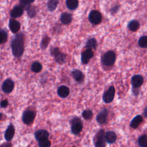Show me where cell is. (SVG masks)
<instances>
[{
    "instance_id": "10",
    "label": "cell",
    "mask_w": 147,
    "mask_h": 147,
    "mask_svg": "<svg viewBox=\"0 0 147 147\" xmlns=\"http://www.w3.org/2000/svg\"><path fill=\"white\" fill-rule=\"evenodd\" d=\"M144 82V78L140 75H135L131 79V83L133 88L136 89L141 86Z\"/></svg>"
},
{
    "instance_id": "28",
    "label": "cell",
    "mask_w": 147,
    "mask_h": 147,
    "mask_svg": "<svg viewBox=\"0 0 147 147\" xmlns=\"http://www.w3.org/2000/svg\"><path fill=\"white\" fill-rule=\"evenodd\" d=\"M138 145L142 147H147V135L141 136L138 141Z\"/></svg>"
},
{
    "instance_id": "4",
    "label": "cell",
    "mask_w": 147,
    "mask_h": 147,
    "mask_svg": "<svg viewBox=\"0 0 147 147\" xmlns=\"http://www.w3.org/2000/svg\"><path fill=\"white\" fill-rule=\"evenodd\" d=\"M71 131L74 134H78L83 129V124L80 119L75 117L70 121Z\"/></svg>"
},
{
    "instance_id": "7",
    "label": "cell",
    "mask_w": 147,
    "mask_h": 147,
    "mask_svg": "<svg viewBox=\"0 0 147 147\" xmlns=\"http://www.w3.org/2000/svg\"><path fill=\"white\" fill-rule=\"evenodd\" d=\"M36 117L35 113L31 110H26L22 114V121L25 124L30 125L32 123Z\"/></svg>"
},
{
    "instance_id": "3",
    "label": "cell",
    "mask_w": 147,
    "mask_h": 147,
    "mask_svg": "<svg viewBox=\"0 0 147 147\" xmlns=\"http://www.w3.org/2000/svg\"><path fill=\"white\" fill-rule=\"evenodd\" d=\"M116 60L115 53L113 51L106 52L102 58V62L106 66H112L114 65Z\"/></svg>"
},
{
    "instance_id": "19",
    "label": "cell",
    "mask_w": 147,
    "mask_h": 147,
    "mask_svg": "<svg viewBox=\"0 0 147 147\" xmlns=\"http://www.w3.org/2000/svg\"><path fill=\"white\" fill-rule=\"evenodd\" d=\"M73 78L78 82H82L84 79V75L83 72L79 69H75L72 71Z\"/></svg>"
},
{
    "instance_id": "31",
    "label": "cell",
    "mask_w": 147,
    "mask_h": 147,
    "mask_svg": "<svg viewBox=\"0 0 147 147\" xmlns=\"http://www.w3.org/2000/svg\"><path fill=\"white\" fill-rule=\"evenodd\" d=\"M38 142V146L40 147H49L51 145V142L48 138L41 140Z\"/></svg>"
},
{
    "instance_id": "30",
    "label": "cell",
    "mask_w": 147,
    "mask_h": 147,
    "mask_svg": "<svg viewBox=\"0 0 147 147\" xmlns=\"http://www.w3.org/2000/svg\"><path fill=\"white\" fill-rule=\"evenodd\" d=\"M50 40L51 39L48 36L44 37L41 41V44H40L41 48L42 49H45L48 47V45L49 43Z\"/></svg>"
},
{
    "instance_id": "25",
    "label": "cell",
    "mask_w": 147,
    "mask_h": 147,
    "mask_svg": "<svg viewBox=\"0 0 147 147\" xmlns=\"http://www.w3.org/2000/svg\"><path fill=\"white\" fill-rule=\"evenodd\" d=\"M59 0H48L47 4L48 10L51 11H54L56 9L59 4Z\"/></svg>"
},
{
    "instance_id": "9",
    "label": "cell",
    "mask_w": 147,
    "mask_h": 147,
    "mask_svg": "<svg viewBox=\"0 0 147 147\" xmlns=\"http://www.w3.org/2000/svg\"><path fill=\"white\" fill-rule=\"evenodd\" d=\"M14 83L10 79H6L2 86V90L5 93H10L14 89Z\"/></svg>"
},
{
    "instance_id": "17",
    "label": "cell",
    "mask_w": 147,
    "mask_h": 147,
    "mask_svg": "<svg viewBox=\"0 0 147 147\" xmlns=\"http://www.w3.org/2000/svg\"><path fill=\"white\" fill-rule=\"evenodd\" d=\"M72 15L68 13H63L60 16V21L64 25H68L72 22Z\"/></svg>"
},
{
    "instance_id": "29",
    "label": "cell",
    "mask_w": 147,
    "mask_h": 147,
    "mask_svg": "<svg viewBox=\"0 0 147 147\" xmlns=\"http://www.w3.org/2000/svg\"><path fill=\"white\" fill-rule=\"evenodd\" d=\"M93 116L92 112L91 110L90 109H86L84 110L83 113H82V117H83L84 119L86 120L91 119Z\"/></svg>"
},
{
    "instance_id": "23",
    "label": "cell",
    "mask_w": 147,
    "mask_h": 147,
    "mask_svg": "<svg viewBox=\"0 0 147 147\" xmlns=\"http://www.w3.org/2000/svg\"><path fill=\"white\" fill-rule=\"evenodd\" d=\"M127 26L130 30H131L132 32H136L139 29L140 25L138 21L133 20L130 21L129 22Z\"/></svg>"
},
{
    "instance_id": "38",
    "label": "cell",
    "mask_w": 147,
    "mask_h": 147,
    "mask_svg": "<svg viewBox=\"0 0 147 147\" xmlns=\"http://www.w3.org/2000/svg\"><path fill=\"white\" fill-rule=\"evenodd\" d=\"M2 113H0V120H1V118H2Z\"/></svg>"
},
{
    "instance_id": "16",
    "label": "cell",
    "mask_w": 147,
    "mask_h": 147,
    "mask_svg": "<svg viewBox=\"0 0 147 147\" xmlns=\"http://www.w3.org/2000/svg\"><path fill=\"white\" fill-rule=\"evenodd\" d=\"M57 94L58 95L63 98H66L67 96H68V95L69 94V89L68 87L65 86H60L58 89H57Z\"/></svg>"
},
{
    "instance_id": "20",
    "label": "cell",
    "mask_w": 147,
    "mask_h": 147,
    "mask_svg": "<svg viewBox=\"0 0 147 147\" xmlns=\"http://www.w3.org/2000/svg\"><path fill=\"white\" fill-rule=\"evenodd\" d=\"M142 121V117L140 115H137L135 117H134L133 119L131 120L130 123V126L133 129H136L140 125Z\"/></svg>"
},
{
    "instance_id": "11",
    "label": "cell",
    "mask_w": 147,
    "mask_h": 147,
    "mask_svg": "<svg viewBox=\"0 0 147 147\" xmlns=\"http://www.w3.org/2000/svg\"><path fill=\"white\" fill-rule=\"evenodd\" d=\"M94 52L91 49H87L82 53L81 55V61L84 64H87L90 60L93 57Z\"/></svg>"
},
{
    "instance_id": "26",
    "label": "cell",
    "mask_w": 147,
    "mask_h": 147,
    "mask_svg": "<svg viewBox=\"0 0 147 147\" xmlns=\"http://www.w3.org/2000/svg\"><path fill=\"white\" fill-rule=\"evenodd\" d=\"M42 68V64L38 61H34L31 65V69L35 73H38L41 71Z\"/></svg>"
},
{
    "instance_id": "35",
    "label": "cell",
    "mask_w": 147,
    "mask_h": 147,
    "mask_svg": "<svg viewBox=\"0 0 147 147\" xmlns=\"http://www.w3.org/2000/svg\"><path fill=\"white\" fill-rule=\"evenodd\" d=\"M8 104H9V103H8L7 100L5 99V100H2V101L1 102V103H0V106H1V107L5 108V107H6L7 106Z\"/></svg>"
},
{
    "instance_id": "34",
    "label": "cell",
    "mask_w": 147,
    "mask_h": 147,
    "mask_svg": "<svg viewBox=\"0 0 147 147\" xmlns=\"http://www.w3.org/2000/svg\"><path fill=\"white\" fill-rule=\"evenodd\" d=\"M34 0H21L20 3L22 5V6H29V4L33 2Z\"/></svg>"
},
{
    "instance_id": "27",
    "label": "cell",
    "mask_w": 147,
    "mask_h": 147,
    "mask_svg": "<svg viewBox=\"0 0 147 147\" xmlns=\"http://www.w3.org/2000/svg\"><path fill=\"white\" fill-rule=\"evenodd\" d=\"M138 45L142 48H147V36H141L138 41Z\"/></svg>"
},
{
    "instance_id": "1",
    "label": "cell",
    "mask_w": 147,
    "mask_h": 147,
    "mask_svg": "<svg viewBox=\"0 0 147 147\" xmlns=\"http://www.w3.org/2000/svg\"><path fill=\"white\" fill-rule=\"evenodd\" d=\"M11 47L13 55L15 57H19L21 56L24 51V37L22 33H18L15 36L11 41Z\"/></svg>"
},
{
    "instance_id": "36",
    "label": "cell",
    "mask_w": 147,
    "mask_h": 147,
    "mask_svg": "<svg viewBox=\"0 0 147 147\" xmlns=\"http://www.w3.org/2000/svg\"><path fill=\"white\" fill-rule=\"evenodd\" d=\"M119 7L118 6H115L114 7H113L112 8V9L111 10V11L113 13H116L117 11H118V9Z\"/></svg>"
},
{
    "instance_id": "22",
    "label": "cell",
    "mask_w": 147,
    "mask_h": 147,
    "mask_svg": "<svg viewBox=\"0 0 147 147\" xmlns=\"http://www.w3.org/2000/svg\"><path fill=\"white\" fill-rule=\"evenodd\" d=\"M65 4L68 9L70 10H74L78 8L79 1L78 0H66Z\"/></svg>"
},
{
    "instance_id": "33",
    "label": "cell",
    "mask_w": 147,
    "mask_h": 147,
    "mask_svg": "<svg viewBox=\"0 0 147 147\" xmlns=\"http://www.w3.org/2000/svg\"><path fill=\"white\" fill-rule=\"evenodd\" d=\"M27 10V12H28V15L29 16V17H30V18H32L33 17H34L36 14V10L35 9L34 7L29 6L26 9Z\"/></svg>"
},
{
    "instance_id": "2",
    "label": "cell",
    "mask_w": 147,
    "mask_h": 147,
    "mask_svg": "<svg viewBox=\"0 0 147 147\" xmlns=\"http://www.w3.org/2000/svg\"><path fill=\"white\" fill-rule=\"evenodd\" d=\"M51 54L55 58L56 61L60 64H63L66 61L67 55L61 52L57 47L53 48L51 50Z\"/></svg>"
},
{
    "instance_id": "5",
    "label": "cell",
    "mask_w": 147,
    "mask_h": 147,
    "mask_svg": "<svg viewBox=\"0 0 147 147\" xmlns=\"http://www.w3.org/2000/svg\"><path fill=\"white\" fill-rule=\"evenodd\" d=\"M105 132L103 130H99L94 137V145L96 147H103L106 145Z\"/></svg>"
},
{
    "instance_id": "24",
    "label": "cell",
    "mask_w": 147,
    "mask_h": 147,
    "mask_svg": "<svg viewBox=\"0 0 147 147\" xmlns=\"http://www.w3.org/2000/svg\"><path fill=\"white\" fill-rule=\"evenodd\" d=\"M97 45V41L95 38H90L88 39L86 44V48L87 49H96Z\"/></svg>"
},
{
    "instance_id": "18",
    "label": "cell",
    "mask_w": 147,
    "mask_h": 147,
    "mask_svg": "<svg viewBox=\"0 0 147 147\" xmlns=\"http://www.w3.org/2000/svg\"><path fill=\"white\" fill-rule=\"evenodd\" d=\"M24 13L23 8L20 6H16L13 7L10 12V16L13 18H17L22 15Z\"/></svg>"
},
{
    "instance_id": "21",
    "label": "cell",
    "mask_w": 147,
    "mask_h": 147,
    "mask_svg": "<svg viewBox=\"0 0 147 147\" xmlns=\"http://www.w3.org/2000/svg\"><path fill=\"white\" fill-rule=\"evenodd\" d=\"M106 141L109 144L114 142L117 140V135L115 132L113 131H109L105 134Z\"/></svg>"
},
{
    "instance_id": "14",
    "label": "cell",
    "mask_w": 147,
    "mask_h": 147,
    "mask_svg": "<svg viewBox=\"0 0 147 147\" xmlns=\"http://www.w3.org/2000/svg\"><path fill=\"white\" fill-rule=\"evenodd\" d=\"M49 133L47 130L44 129H40L37 130L34 133V137L37 141H39L41 140L48 138L49 137Z\"/></svg>"
},
{
    "instance_id": "12",
    "label": "cell",
    "mask_w": 147,
    "mask_h": 147,
    "mask_svg": "<svg viewBox=\"0 0 147 147\" xmlns=\"http://www.w3.org/2000/svg\"><path fill=\"white\" fill-rule=\"evenodd\" d=\"M108 117V111L106 109H104L101 110L97 114L96 119L98 123L99 124H105L107 119Z\"/></svg>"
},
{
    "instance_id": "32",
    "label": "cell",
    "mask_w": 147,
    "mask_h": 147,
    "mask_svg": "<svg viewBox=\"0 0 147 147\" xmlns=\"http://www.w3.org/2000/svg\"><path fill=\"white\" fill-rule=\"evenodd\" d=\"M7 38V33L3 30H0V44L6 41Z\"/></svg>"
},
{
    "instance_id": "6",
    "label": "cell",
    "mask_w": 147,
    "mask_h": 147,
    "mask_svg": "<svg viewBox=\"0 0 147 147\" xmlns=\"http://www.w3.org/2000/svg\"><path fill=\"white\" fill-rule=\"evenodd\" d=\"M88 20L92 24H99L102 21V15L96 10H91L88 14Z\"/></svg>"
},
{
    "instance_id": "13",
    "label": "cell",
    "mask_w": 147,
    "mask_h": 147,
    "mask_svg": "<svg viewBox=\"0 0 147 147\" xmlns=\"http://www.w3.org/2000/svg\"><path fill=\"white\" fill-rule=\"evenodd\" d=\"M14 133H15V129L14 126L11 123L10 124L7 129L5 131V138L7 141H10L12 140V138H13L14 136Z\"/></svg>"
},
{
    "instance_id": "37",
    "label": "cell",
    "mask_w": 147,
    "mask_h": 147,
    "mask_svg": "<svg viewBox=\"0 0 147 147\" xmlns=\"http://www.w3.org/2000/svg\"><path fill=\"white\" fill-rule=\"evenodd\" d=\"M144 115L147 118V106L145 108V109L144 110Z\"/></svg>"
},
{
    "instance_id": "8",
    "label": "cell",
    "mask_w": 147,
    "mask_h": 147,
    "mask_svg": "<svg viewBox=\"0 0 147 147\" xmlns=\"http://www.w3.org/2000/svg\"><path fill=\"white\" fill-rule=\"evenodd\" d=\"M115 88L113 86H110L109 89L105 92V93L103 95V100L104 101L105 103H111L114 98V95H115Z\"/></svg>"
},
{
    "instance_id": "15",
    "label": "cell",
    "mask_w": 147,
    "mask_h": 147,
    "mask_svg": "<svg viewBox=\"0 0 147 147\" xmlns=\"http://www.w3.org/2000/svg\"><path fill=\"white\" fill-rule=\"evenodd\" d=\"M9 26L12 33H16L18 32L20 29V23L15 20H10Z\"/></svg>"
}]
</instances>
